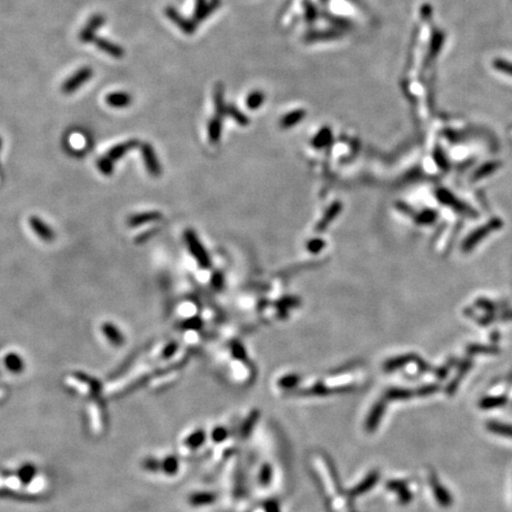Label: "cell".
Here are the masks:
<instances>
[{"mask_svg": "<svg viewBox=\"0 0 512 512\" xmlns=\"http://www.w3.org/2000/svg\"><path fill=\"white\" fill-rule=\"evenodd\" d=\"M93 69L89 67H83L77 70L73 76H70L69 79L63 83L62 85V91L64 94H71L74 91L79 90L85 83H87L89 80L93 77Z\"/></svg>", "mask_w": 512, "mask_h": 512, "instance_id": "1", "label": "cell"}, {"mask_svg": "<svg viewBox=\"0 0 512 512\" xmlns=\"http://www.w3.org/2000/svg\"><path fill=\"white\" fill-rule=\"evenodd\" d=\"M105 22H106L105 17L101 16V14H95V16L91 17V18L89 19V22L87 23V25L85 27V28H83L81 32H80V39H81V42L94 43L95 38H96L95 32H96L97 28L105 24Z\"/></svg>", "mask_w": 512, "mask_h": 512, "instance_id": "2", "label": "cell"}, {"mask_svg": "<svg viewBox=\"0 0 512 512\" xmlns=\"http://www.w3.org/2000/svg\"><path fill=\"white\" fill-rule=\"evenodd\" d=\"M142 153L143 160H145V166H146V169H147L148 173L154 175V177L159 175L160 174V165H159V162H158L157 155H155V153H154L153 147L149 146L148 143H143L142 148Z\"/></svg>", "mask_w": 512, "mask_h": 512, "instance_id": "3", "label": "cell"}, {"mask_svg": "<svg viewBox=\"0 0 512 512\" xmlns=\"http://www.w3.org/2000/svg\"><path fill=\"white\" fill-rule=\"evenodd\" d=\"M30 226L31 229L33 230L34 234L38 236L39 238L45 242H51L54 241L55 235L54 231L50 229V227L47 223H44L39 217H31L30 218Z\"/></svg>", "mask_w": 512, "mask_h": 512, "instance_id": "4", "label": "cell"}, {"mask_svg": "<svg viewBox=\"0 0 512 512\" xmlns=\"http://www.w3.org/2000/svg\"><path fill=\"white\" fill-rule=\"evenodd\" d=\"M186 242H188L189 249L191 250L192 254L195 255V257L199 261L203 266H208V256L205 254V250L203 249L202 244L198 242L197 237L192 231L186 232Z\"/></svg>", "mask_w": 512, "mask_h": 512, "instance_id": "5", "label": "cell"}, {"mask_svg": "<svg viewBox=\"0 0 512 512\" xmlns=\"http://www.w3.org/2000/svg\"><path fill=\"white\" fill-rule=\"evenodd\" d=\"M132 96L126 91H114L106 96V102L109 107L126 108L132 103Z\"/></svg>", "mask_w": 512, "mask_h": 512, "instance_id": "6", "label": "cell"}, {"mask_svg": "<svg viewBox=\"0 0 512 512\" xmlns=\"http://www.w3.org/2000/svg\"><path fill=\"white\" fill-rule=\"evenodd\" d=\"M94 43L96 44V47L99 48L100 50L109 55V56L114 57V58H121L123 55H125V50H123L120 45L115 44V43L111 42V41H107V39L97 38L96 37Z\"/></svg>", "mask_w": 512, "mask_h": 512, "instance_id": "7", "label": "cell"}, {"mask_svg": "<svg viewBox=\"0 0 512 512\" xmlns=\"http://www.w3.org/2000/svg\"><path fill=\"white\" fill-rule=\"evenodd\" d=\"M102 332L103 335L107 337V339L114 345H120L122 344L123 337L120 332V330L116 326L111 323H105L102 325Z\"/></svg>", "mask_w": 512, "mask_h": 512, "instance_id": "8", "label": "cell"}, {"mask_svg": "<svg viewBox=\"0 0 512 512\" xmlns=\"http://www.w3.org/2000/svg\"><path fill=\"white\" fill-rule=\"evenodd\" d=\"M135 146H137V142H135V140H133V142L119 143V145H116L115 147H113L111 151L108 152V158L114 163L115 160L120 159L122 155H125L129 151V149L135 147Z\"/></svg>", "mask_w": 512, "mask_h": 512, "instance_id": "9", "label": "cell"}, {"mask_svg": "<svg viewBox=\"0 0 512 512\" xmlns=\"http://www.w3.org/2000/svg\"><path fill=\"white\" fill-rule=\"evenodd\" d=\"M383 411H384L383 403H378L375 408H373L372 411H371V414L369 415V419H368V421H367L368 430L372 431L376 427H377L378 422L381 421L382 415H383Z\"/></svg>", "mask_w": 512, "mask_h": 512, "instance_id": "10", "label": "cell"}, {"mask_svg": "<svg viewBox=\"0 0 512 512\" xmlns=\"http://www.w3.org/2000/svg\"><path fill=\"white\" fill-rule=\"evenodd\" d=\"M377 478H378V477H377V474H376V473L370 474V476L368 477V478L365 479L361 485L357 486V487H355V490L352 491L353 496H358V494L363 493V492H365L367 490H369V488L372 487L373 484H375V483H376V480H377Z\"/></svg>", "mask_w": 512, "mask_h": 512, "instance_id": "11", "label": "cell"}, {"mask_svg": "<svg viewBox=\"0 0 512 512\" xmlns=\"http://www.w3.org/2000/svg\"><path fill=\"white\" fill-rule=\"evenodd\" d=\"M158 217H159V214H157V212H146V214H140L138 216H134V217L132 218L131 224L132 226H133V224L135 226V224L149 222V221H153Z\"/></svg>", "mask_w": 512, "mask_h": 512, "instance_id": "12", "label": "cell"}, {"mask_svg": "<svg viewBox=\"0 0 512 512\" xmlns=\"http://www.w3.org/2000/svg\"><path fill=\"white\" fill-rule=\"evenodd\" d=\"M166 14H168V16L170 17V19H171V21H173L175 24H178V25H179V27H182L183 30L188 31V32H189L190 30H189L188 24H186L185 21H184L182 17H179V14L177 13V11H175L174 8H171V7L166 8Z\"/></svg>", "mask_w": 512, "mask_h": 512, "instance_id": "13", "label": "cell"}, {"mask_svg": "<svg viewBox=\"0 0 512 512\" xmlns=\"http://www.w3.org/2000/svg\"><path fill=\"white\" fill-rule=\"evenodd\" d=\"M433 488H434V492H435V496L438 497L439 502L441 503L442 505L450 504V502H451L450 497H448L447 493H445V491L442 490L441 486H440L439 483L435 482V480H433Z\"/></svg>", "mask_w": 512, "mask_h": 512, "instance_id": "14", "label": "cell"}, {"mask_svg": "<svg viewBox=\"0 0 512 512\" xmlns=\"http://www.w3.org/2000/svg\"><path fill=\"white\" fill-rule=\"evenodd\" d=\"M490 429L492 431H496V433L504 434V435H512V427H510V426L498 425V424H490ZM511 438H512V436H511Z\"/></svg>", "mask_w": 512, "mask_h": 512, "instance_id": "15", "label": "cell"}, {"mask_svg": "<svg viewBox=\"0 0 512 512\" xmlns=\"http://www.w3.org/2000/svg\"><path fill=\"white\" fill-rule=\"evenodd\" d=\"M410 396V393L407 390H390L387 398L390 399H403Z\"/></svg>", "mask_w": 512, "mask_h": 512, "instance_id": "16", "label": "cell"}, {"mask_svg": "<svg viewBox=\"0 0 512 512\" xmlns=\"http://www.w3.org/2000/svg\"><path fill=\"white\" fill-rule=\"evenodd\" d=\"M99 168L101 170L102 173L109 174L112 172V170H113V162H112L109 158H102L99 162Z\"/></svg>", "mask_w": 512, "mask_h": 512, "instance_id": "17", "label": "cell"}, {"mask_svg": "<svg viewBox=\"0 0 512 512\" xmlns=\"http://www.w3.org/2000/svg\"><path fill=\"white\" fill-rule=\"evenodd\" d=\"M6 363L8 365V368H11L12 370L18 371V369H21V359H18L17 356H14V355L8 356Z\"/></svg>", "mask_w": 512, "mask_h": 512, "instance_id": "18", "label": "cell"}, {"mask_svg": "<svg viewBox=\"0 0 512 512\" xmlns=\"http://www.w3.org/2000/svg\"><path fill=\"white\" fill-rule=\"evenodd\" d=\"M270 477H272V471H270V467L269 466H264L263 470L261 471V476H260L261 483H262L263 485H267L269 483Z\"/></svg>", "mask_w": 512, "mask_h": 512, "instance_id": "19", "label": "cell"}, {"mask_svg": "<svg viewBox=\"0 0 512 512\" xmlns=\"http://www.w3.org/2000/svg\"><path fill=\"white\" fill-rule=\"evenodd\" d=\"M256 420H257V413L253 414V415L249 418L248 421L246 422V425H244V427H243V435H246V434L249 433L250 429H252V428H253L252 427L253 424H254Z\"/></svg>", "mask_w": 512, "mask_h": 512, "instance_id": "20", "label": "cell"}, {"mask_svg": "<svg viewBox=\"0 0 512 512\" xmlns=\"http://www.w3.org/2000/svg\"><path fill=\"white\" fill-rule=\"evenodd\" d=\"M494 64H496L497 69H500V70H504L505 73L512 74V64H509V63H506L504 61H496V62H494Z\"/></svg>", "mask_w": 512, "mask_h": 512, "instance_id": "21", "label": "cell"}, {"mask_svg": "<svg viewBox=\"0 0 512 512\" xmlns=\"http://www.w3.org/2000/svg\"><path fill=\"white\" fill-rule=\"evenodd\" d=\"M227 436V431L222 429V428H220V429H216L215 433H214V439L216 440V441H221V440H223L224 438Z\"/></svg>", "mask_w": 512, "mask_h": 512, "instance_id": "22", "label": "cell"}, {"mask_svg": "<svg viewBox=\"0 0 512 512\" xmlns=\"http://www.w3.org/2000/svg\"><path fill=\"white\" fill-rule=\"evenodd\" d=\"M267 510H268L269 512H279L278 505L275 504L274 502H269L268 504H267Z\"/></svg>", "mask_w": 512, "mask_h": 512, "instance_id": "23", "label": "cell"}, {"mask_svg": "<svg viewBox=\"0 0 512 512\" xmlns=\"http://www.w3.org/2000/svg\"><path fill=\"white\" fill-rule=\"evenodd\" d=\"M0 148H1V140H0Z\"/></svg>", "mask_w": 512, "mask_h": 512, "instance_id": "24", "label": "cell"}]
</instances>
